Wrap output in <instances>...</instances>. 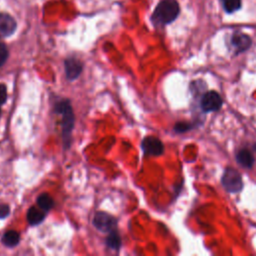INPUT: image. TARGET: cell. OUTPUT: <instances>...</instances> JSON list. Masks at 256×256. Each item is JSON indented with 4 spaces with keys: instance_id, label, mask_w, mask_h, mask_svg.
Listing matches in <instances>:
<instances>
[{
    "instance_id": "2",
    "label": "cell",
    "mask_w": 256,
    "mask_h": 256,
    "mask_svg": "<svg viewBox=\"0 0 256 256\" xmlns=\"http://www.w3.org/2000/svg\"><path fill=\"white\" fill-rule=\"evenodd\" d=\"M180 7L176 0H161L151 16L156 26H163L172 23L179 15Z\"/></svg>"
},
{
    "instance_id": "4",
    "label": "cell",
    "mask_w": 256,
    "mask_h": 256,
    "mask_svg": "<svg viewBox=\"0 0 256 256\" xmlns=\"http://www.w3.org/2000/svg\"><path fill=\"white\" fill-rule=\"evenodd\" d=\"M92 223L97 230L103 233H109L115 230L117 227V219L103 211H98L95 213Z\"/></svg>"
},
{
    "instance_id": "17",
    "label": "cell",
    "mask_w": 256,
    "mask_h": 256,
    "mask_svg": "<svg viewBox=\"0 0 256 256\" xmlns=\"http://www.w3.org/2000/svg\"><path fill=\"white\" fill-rule=\"evenodd\" d=\"M8 56H9V51L7 46L3 42H0V67L6 63Z\"/></svg>"
},
{
    "instance_id": "16",
    "label": "cell",
    "mask_w": 256,
    "mask_h": 256,
    "mask_svg": "<svg viewBox=\"0 0 256 256\" xmlns=\"http://www.w3.org/2000/svg\"><path fill=\"white\" fill-rule=\"evenodd\" d=\"M193 125L191 123H188V122H177L175 125H174V131L177 132V133H183V132H186L190 129H192Z\"/></svg>"
},
{
    "instance_id": "12",
    "label": "cell",
    "mask_w": 256,
    "mask_h": 256,
    "mask_svg": "<svg viewBox=\"0 0 256 256\" xmlns=\"http://www.w3.org/2000/svg\"><path fill=\"white\" fill-rule=\"evenodd\" d=\"M20 241V235L15 230H9L2 236V243L6 247H15Z\"/></svg>"
},
{
    "instance_id": "9",
    "label": "cell",
    "mask_w": 256,
    "mask_h": 256,
    "mask_svg": "<svg viewBox=\"0 0 256 256\" xmlns=\"http://www.w3.org/2000/svg\"><path fill=\"white\" fill-rule=\"evenodd\" d=\"M252 40L249 35L242 32H235L231 36V45L236 53H242L250 48Z\"/></svg>"
},
{
    "instance_id": "10",
    "label": "cell",
    "mask_w": 256,
    "mask_h": 256,
    "mask_svg": "<svg viewBox=\"0 0 256 256\" xmlns=\"http://www.w3.org/2000/svg\"><path fill=\"white\" fill-rule=\"evenodd\" d=\"M45 216L46 212L42 210L40 207L32 206L27 211V221L32 226L40 224L45 219Z\"/></svg>"
},
{
    "instance_id": "5",
    "label": "cell",
    "mask_w": 256,
    "mask_h": 256,
    "mask_svg": "<svg viewBox=\"0 0 256 256\" xmlns=\"http://www.w3.org/2000/svg\"><path fill=\"white\" fill-rule=\"evenodd\" d=\"M222 98L216 91H208L204 93L200 101L201 109L204 112L218 111L222 107Z\"/></svg>"
},
{
    "instance_id": "14",
    "label": "cell",
    "mask_w": 256,
    "mask_h": 256,
    "mask_svg": "<svg viewBox=\"0 0 256 256\" xmlns=\"http://www.w3.org/2000/svg\"><path fill=\"white\" fill-rule=\"evenodd\" d=\"M121 244V237L119 233L116 231V229L108 233V236L106 237V245L108 248L112 250H119Z\"/></svg>"
},
{
    "instance_id": "8",
    "label": "cell",
    "mask_w": 256,
    "mask_h": 256,
    "mask_svg": "<svg viewBox=\"0 0 256 256\" xmlns=\"http://www.w3.org/2000/svg\"><path fill=\"white\" fill-rule=\"evenodd\" d=\"M17 28V23L15 19L7 14L0 13V38H7L11 36Z\"/></svg>"
},
{
    "instance_id": "6",
    "label": "cell",
    "mask_w": 256,
    "mask_h": 256,
    "mask_svg": "<svg viewBox=\"0 0 256 256\" xmlns=\"http://www.w3.org/2000/svg\"><path fill=\"white\" fill-rule=\"evenodd\" d=\"M141 148L145 155L159 156L164 152V145L160 139L154 136H147L141 142Z\"/></svg>"
},
{
    "instance_id": "15",
    "label": "cell",
    "mask_w": 256,
    "mask_h": 256,
    "mask_svg": "<svg viewBox=\"0 0 256 256\" xmlns=\"http://www.w3.org/2000/svg\"><path fill=\"white\" fill-rule=\"evenodd\" d=\"M223 9L227 13L236 12L241 8V0H221Z\"/></svg>"
},
{
    "instance_id": "13",
    "label": "cell",
    "mask_w": 256,
    "mask_h": 256,
    "mask_svg": "<svg viewBox=\"0 0 256 256\" xmlns=\"http://www.w3.org/2000/svg\"><path fill=\"white\" fill-rule=\"evenodd\" d=\"M37 206L45 212H48L53 208L54 200L48 193H42L37 198Z\"/></svg>"
},
{
    "instance_id": "18",
    "label": "cell",
    "mask_w": 256,
    "mask_h": 256,
    "mask_svg": "<svg viewBox=\"0 0 256 256\" xmlns=\"http://www.w3.org/2000/svg\"><path fill=\"white\" fill-rule=\"evenodd\" d=\"M10 213V208L7 204H3L0 203V219H3L5 217H7Z\"/></svg>"
},
{
    "instance_id": "19",
    "label": "cell",
    "mask_w": 256,
    "mask_h": 256,
    "mask_svg": "<svg viewBox=\"0 0 256 256\" xmlns=\"http://www.w3.org/2000/svg\"><path fill=\"white\" fill-rule=\"evenodd\" d=\"M1 107H2V105L0 104V116H1Z\"/></svg>"
},
{
    "instance_id": "3",
    "label": "cell",
    "mask_w": 256,
    "mask_h": 256,
    "mask_svg": "<svg viewBox=\"0 0 256 256\" xmlns=\"http://www.w3.org/2000/svg\"><path fill=\"white\" fill-rule=\"evenodd\" d=\"M221 183L224 189L229 193H238L243 188V181L240 172L231 167H228L224 170Z\"/></svg>"
},
{
    "instance_id": "7",
    "label": "cell",
    "mask_w": 256,
    "mask_h": 256,
    "mask_svg": "<svg viewBox=\"0 0 256 256\" xmlns=\"http://www.w3.org/2000/svg\"><path fill=\"white\" fill-rule=\"evenodd\" d=\"M64 68L66 78L69 81H74L81 75L83 70V64L75 57H68L64 61Z\"/></svg>"
},
{
    "instance_id": "1",
    "label": "cell",
    "mask_w": 256,
    "mask_h": 256,
    "mask_svg": "<svg viewBox=\"0 0 256 256\" xmlns=\"http://www.w3.org/2000/svg\"><path fill=\"white\" fill-rule=\"evenodd\" d=\"M54 112L61 116V135L63 148L69 149L72 141V131L75 124V115L68 99L58 101L54 106Z\"/></svg>"
},
{
    "instance_id": "11",
    "label": "cell",
    "mask_w": 256,
    "mask_h": 256,
    "mask_svg": "<svg viewBox=\"0 0 256 256\" xmlns=\"http://www.w3.org/2000/svg\"><path fill=\"white\" fill-rule=\"evenodd\" d=\"M236 160L244 168H251L254 165V156L246 148L240 149L236 154Z\"/></svg>"
}]
</instances>
